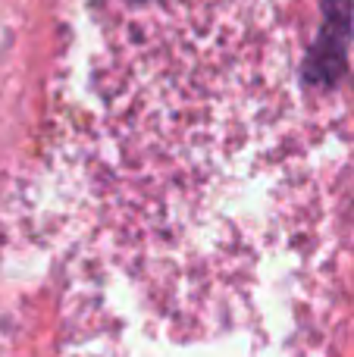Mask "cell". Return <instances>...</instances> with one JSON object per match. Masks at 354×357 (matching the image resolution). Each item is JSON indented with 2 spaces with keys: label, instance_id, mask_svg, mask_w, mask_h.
Wrapping results in <instances>:
<instances>
[{
  "label": "cell",
  "instance_id": "obj_1",
  "mask_svg": "<svg viewBox=\"0 0 354 357\" xmlns=\"http://www.w3.org/2000/svg\"><path fill=\"white\" fill-rule=\"evenodd\" d=\"M320 6V31L314 38L311 50L305 56V75L307 88L317 91H332L348 73V47L354 38V0H317Z\"/></svg>",
  "mask_w": 354,
  "mask_h": 357
}]
</instances>
